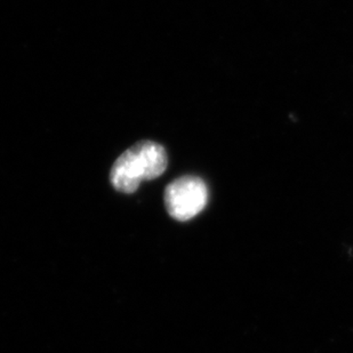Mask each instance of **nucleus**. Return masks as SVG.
Returning <instances> with one entry per match:
<instances>
[{
	"instance_id": "nucleus-1",
	"label": "nucleus",
	"mask_w": 353,
	"mask_h": 353,
	"mask_svg": "<svg viewBox=\"0 0 353 353\" xmlns=\"http://www.w3.org/2000/svg\"><path fill=\"white\" fill-rule=\"evenodd\" d=\"M168 165L166 151L152 141H141L120 154L111 168L110 180L114 189L133 194L142 181L163 175Z\"/></svg>"
},
{
	"instance_id": "nucleus-2",
	"label": "nucleus",
	"mask_w": 353,
	"mask_h": 353,
	"mask_svg": "<svg viewBox=\"0 0 353 353\" xmlns=\"http://www.w3.org/2000/svg\"><path fill=\"white\" fill-rule=\"evenodd\" d=\"M208 203V189L201 179L183 176L168 184L165 190V206L177 221H189L203 212Z\"/></svg>"
}]
</instances>
